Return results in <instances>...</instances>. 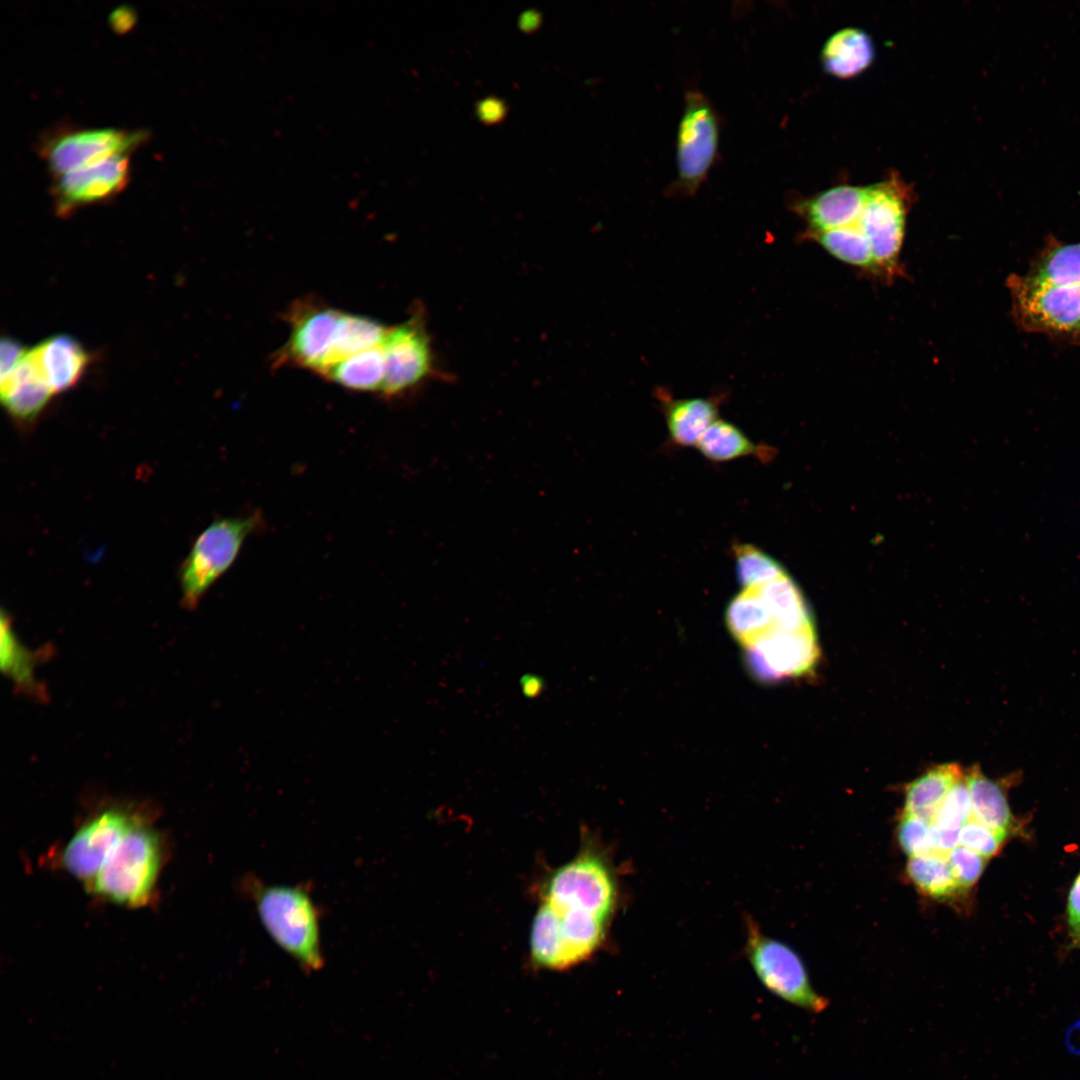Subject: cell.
Listing matches in <instances>:
<instances>
[{
	"mask_svg": "<svg viewBox=\"0 0 1080 1080\" xmlns=\"http://www.w3.org/2000/svg\"><path fill=\"white\" fill-rule=\"evenodd\" d=\"M619 894L608 852L585 839L577 855L543 882L529 938L535 955L553 970L590 959L606 940Z\"/></svg>",
	"mask_w": 1080,
	"mask_h": 1080,
	"instance_id": "1",
	"label": "cell"
},
{
	"mask_svg": "<svg viewBox=\"0 0 1080 1080\" xmlns=\"http://www.w3.org/2000/svg\"><path fill=\"white\" fill-rule=\"evenodd\" d=\"M264 929L306 974L323 968L320 909L304 885H270L255 875L242 880Z\"/></svg>",
	"mask_w": 1080,
	"mask_h": 1080,
	"instance_id": "2",
	"label": "cell"
},
{
	"mask_svg": "<svg viewBox=\"0 0 1080 1080\" xmlns=\"http://www.w3.org/2000/svg\"><path fill=\"white\" fill-rule=\"evenodd\" d=\"M264 527L260 512L213 521L194 540L179 569L181 603L195 609L232 566L246 539Z\"/></svg>",
	"mask_w": 1080,
	"mask_h": 1080,
	"instance_id": "3",
	"label": "cell"
},
{
	"mask_svg": "<svg viewBox=\"0 0 1080 1080\" xmlns=\"http://www.w3.org/2000/svg\"><path fill=\"white\" fill-rule=\"evenodd\" d=\"M161 862L156 832L137 816L91 884L104 898L131 907L150 899Z\"/></svg>",
	"mask_w": 1080,
	"mask_h": 1080,
	"instance_id": "4",
	"label": "cell"
},
{
	"mask_svg": "<svg viewBox=\"0 0 1080 1080\" xmlns=\"http://www.w3.org/2000/svg\"><path fill=\"white\" fill-rule=\"evenodd\" d=\"M746 957L760 983L781 1000L812 1014L822 1013L829 1000L812 986L798 954L785 943L765 935L746 918Z\"/></svg>",
	"mask_w": 1080,
	"mask_h": 1080,
	"instance_id": "5",
	"label": "cell"
},
{
	"mask_svg": "<svg viewBox=\"0 0 1080 1080\" xmlns=\"http://www.w3.org/2000/svg\"><path fill=\"white\" fill-rule=\"evenodd\" d=\"M720 119L711 101L697 89L688 90L676 135V178L672 196H693L706 180L719 148Z\"/></svg>",
	"mask_w": 1080,
	"mask_h": 1080,
	"instance_id": "6",
	"label": "cell"
},
{
	"mask_svg": "<svg viewBox=\"0 0 1080 1080\" xmlns=\"http://www.w3.org/2000/svg\"><path fill=\"white\" fill-rule=\"evenodd\" d=\"M868 196L856 222L866 236L879 275L893 280L900 273L911 191L898 176L868 186Z\"/></svg>",
	"mask_w": 1080,
	"mask_h": 1080,
	"instance_id": "7",
	"label": "cell"
},
{
	"mask_svg": "<svg viewBox=\"0 0 1080 1080\" xmlns=\"http://www.w3.org/2000/svg\"><path fill=\"white\" fill-rule=\"evenodd\" d=\"M1015 320L1026 331L1080 340V285L1039 287L1008 278Z\"/></svg>",
	"mask_w": 1080,
	"mask_h": 1080,
	"instance_id": "8",
	"label": "cell"
},
{
	"mask_svg": "<svg viewBox=\"0 0 1080 1080\" xmlns=\"http://www.w3.org/2000/svg\"><path fill=\"white\" fill-rule=\"evenodd\" d=\"M145 137L142 131L116 128L73 130L47 140L41 153L49 171L57 178L116 155L131 153Z\"/></svg>",
	"mask_w": 1080,
	"mask_h": 1080,
	"instance_id": "9",
	"label": "cell"
},
{
	"mask_svg": "<svg viewBox=\"0 0 1080 1080\" xmlns=\"http://www.w3.org/2000/svg\"><path fill=\"white\" fill-rule=\"evenodd\" d=\"M381 347L385 358V377L381 388L384 395H399L431 375L432 349L419 314L388 329Z\"/></svg>",
	"mask_w": 1080,
	"mask_h": 1080,
	"instance_id": "10",
	"label": "cell"
},
{
	"mask_svg": "<svg viewBox=\"0 0 1080 1080\" xmlns=\"http://www.w3.org/2000/svg\"><path fill=\"white\" fill-rule=\"evenodd\" d=\"M341 311L324 304L302 302L290 312L291 332L279 353V362L322 374L331 355Z\"/></svg>",
	"mask_w": 1080,
	"mask_h": 1080,
	"instance_id": "11",
	"label": "cell"
},
{
	"mask_svg": "<svg viewBox=\"0 0 1080 1080\" xmlns=\"http://www.w3.org/2000/svg\"><path fill=\"white\" fill-rule=\"evenodd\" d=\"M137 818L128 808L111 806L90 818L65 847V868L80 880L93 883L106 859Z\"/></svg>",
	"mask_w": 1080,
	"mask_h": 1080,
	"instance_id": "12",
	"label": "cell"
},
{
	"mask_svg": "<svg viewBox=\"0 0 1080 1080\" xmlns=\"http://www.w3.org/2000/svg\"><path fill=\"white\" fill-rule=\"evenodd\" d=\"M130 178V153L116 155L86 168L55 178L53 195L61 215L89 204L110 200L119 194Z\"/></svg>",
	"mask_w": 1080,
	"mask_h": 1080,
	"instance_id": "13",
	"label": "cell"
},
{
	"mask_svg": "<svg viewBox=\"0 0 1080 1080\" xmlns=\"http://www.w3.org/2000/svg\"><path fill=\"white\" fill-rule=\"evenodd\" d=\"M746 654L756 674L779 679L809 672L818 660L819 647L815 630L780 631L746 649Z\"/></svg>",
	"mask_w": 1080,
	"mask_h": 1080,
	"instance_id": "14",
	"label": "cell"
},
{
	"mask_svg": "<svg viewBox=\"0 0 1080 1080\" xmlns=\"http://www.w3.org/2000/svg\"><path fill=\"white\" fill-rule=\"evenodd\" d=\"M0 666L2 673L13 684L17 694L36 702L48 701L46 686L38 681L35 672L39 664L53 655L49 645L31 650L25 646L16 634L12 617L4 609L0 619Z\"/></svg>",
	"mask_w": 1080,
	"mask_h": 1080,
	"instance_id": "15",
	"label": "cell"
},
{
	"mask_svg": "<svg viewBox=\"0 0 1080 1080\" xmlns=\"http://www.w3.org/2000/svg\"><path fill=\"white\" fill-rule=\"evenodd\" d=\"M1 400L18 423H32L47 406L51 392L33 349L27 350L12 370L1 376Z\"/></svg>",
	"mask_w": 1080,
	"mask_h": 1080,
	"instance_id": "16",
	"label": "cell"
},
{
	"mask_svg": "<svg viewBox=\"0 0 1080 1080\" xmlns=\"http://www.w3.org/2000/svg\"><path fill=\"white\" fill-rule=\"evenodd\" d=\"M869 187L839 185L795 201L792 209L808 224L806 232H823L856 223Z\"/></svg>",
	"mask_w": 1080,
	"mask_h": 1080,
	"instance_id": "17",
	"label": "cell"
},
{
	"mask_svg": "<svg viewBox=\"0 0 1080 1080\" xmlns=\"http://www.w3.org/2000/svg\"><path fill=\"white\" fill-rule=\"evenodd\" d=\"M44 378L53 394L73 387L83 375L89 356L72 336L55 335L33 348Z\"/></svg>",
	"mask_w": 1080,
	"mask_h": 1080,
	"instance_id": "18",
	"label": "cell"
},
{
	"mask_svg": "<svg viewBox=\"0 0 1080 1080\" xmlns=\"http://www.w3.org/2000/svg\"><path fill=\"white\" fill-rule=\"evenodd\" d=\"M671 440L680 446L697 445L708 427L718 419L720 398H667L660 397Z\"/></svg>",
	"mask_w": 1080,
	"mask_h": 1080,
	"instance_id": "19",
	"label": "cell"
},
{
	"mask_svg": "<svg viewBox=\"0 0 1080 1080\" xmlns=\"http://www.w3.org/2000/svg\"><path fill=\"white\" fill-rule=\"evenodd\" d=\"M965 781L971 802V818L1008 836L1014 827V817L1003 784L988 778L978 765L967 771Z\"/></svg>",
	"mask_w": 1080,
	"mask_h": 1080,
	"instance_id": "20",
	"label": "cell"
},
{
	"mask_svg": "<svg viewBox=\"0 0 1080 1080\" xmlns=\"http://www.w3.org/2000/svg\"><path fill=\"white\" fill-rule=\"evenodd\" d=\"M826 72L842 78H852L867 69L874 59L870 36L858 28H844L834 33L824 44L821 54Z\"/></svg>",
	"mask_w": 1080,
	"mask_h": 1080,
	"instance_id": "21",
	"label": "cell"
},
{
	"mask_svg": "<svg viewBox=\"0 0 1080 1080\" xmlns=\"http://www.w3.org/2000/svg\"><path fill=\"white\" fill-rule=\"evenodd\" d=\"M1027 284L1039 287L1080 285V243L1064 244L1051 240L1021 276Z\"/></svg>",
	"mask_w": 1080,
	"mask_h": 1080,
	"instance_id": "22",
	"label": "cell"
},
{
	"mask_svg": "<svg viewBox=\"0 0 1080 1080\" xmlns=\"http://www.w3.org/2000/svg\"><path fill=\"white\" fill-rule=\"evenodd\" d=\"M964 775L957 763H945L927 770L906 786L903 812L931 822L946 795Z\"/></svg>",
	"mask_w": 1080,
	"mask_h": 1080,
	"instance_id": "23",
	"label": "cell"
},
{
	"mask_svg": "<svg viewBox=\"0 0 1080 1080\" xmlns=\"http://www.w3.org/2000/svg\"><path fill=\"white\" fill-rule=\"evenodd\" d=\"M321 375L353 391H381L385 377L383 349L379 345L340 360Z\"/></svg>",
	"mask_w": 1080,
	"mask_h": 1080,
	"instance_id": "24",
	"label": "cell"
},
{
	"mask_svg": "<svg viewBox=\"0 0 1080 1080\" xmlns=\"http://www.w3.org/2000/svg\"><path fill=\"white\" fill-rule=\"evenodd\" d=\"M906 874L921 894L935 900L949 902L967 895L958 885L944 854L909 858Z\"/></svg>",
	"mask_w": 1080,
	"mask_h": 1080,
	"instance_id": "25",
	"label": "cell"
},
{
	"mask_svg": "<svg viewBox=\"0 0 1080 1080\" xmlns=\"http://www.w3.org/2000/svg\"><path fill=\"white\" fill-rule=\"evenodd\" d=\"M804 238L815 241L844 263L879 275L870 244L857 223L823 232H805Z\"/></svg>",
	"mask_w": 1080,
	"mask_h": 1080,
	"instance_id": "26",
	"label": "cell"
},
{
	"mask_svg": "<svg viewBox=\"0 0 1080 1080\" xmlns=\"http://www.w3.org/2000/svg\"><path fill=\"white\" fill-rule=\"evenodd\" d=\"M696 447L708 459L726 461L745 456H766L767 447L754 443L734 424L717 419L699 439Z\"/></svg>",
	"mask_w": 1080,
	"mask_h": 1080,
	"instance_id": "27",
	"label": "cell"
},
{
	"mask_svg": "<svg viewBox=\"0 0 1080 1080\" xmlns=\"http://www.w3.org/2000/svg\"><path fill=\"white\" fill-rule=\"evenodd\" d=\"M387 331L388 328L374 319L342 312L336 330L330 366L381 345Z\"/></svg>",
	"mask_w": 1080,
	"mask_h": 1080,
	"instance_id": "28",
	"label": "cell"
},
{
	"mask_svg": "<svg viewBox=\"0 0 1080 1080\" xmlns=\"http://www.w3.org/2000/svg\"><path fill=\"white\" fill-rule=\"evenodd\" d=\"M732 553L737 580L743 589L759 586L786 573L775 558L753 544L735 543Z\"/></svg>",
	"mask_w": 1080,
	"mask_h": 1080,
	"instance_id": "29",
	"label": "cell"
},
{
	"mask_svg": "<svg viewBox=\"0 0 1080 1080\" xmlns=\"http://www.w3.org/2000/svg\"><path fill=\"white\" fill-rule=\"evenodd\" d=\"M971 817V802L964 775L939 805L931 823L942 828L960 831Z\"/></svg>",
	"mask_w": 1080,
	"mask_h": 1080,
	"instance_id": "30",
	"label": "cell"
},
{
	"mask_svg": "<svg viewBox=\"0 0 1080 1080\" xmlns=\"http://www.w3.org/2000/svg\"><path fill=\"white\" fill-rule=\"evenodd\" d=\"M930 828V821L903 812L897 827V839L901 849L909 858L931 853Z\"/></svg>",
	"mask_w": 1080,
	"mask_h": 1080,
	"instance_id": "31",
	"label": "cell"
},
{
	"mask_svg": "<svg viewBox=\"0 0 1080 1080\" xmlns=\"http://www.w3.org/2000/svg\"><path fill=\"white\" fill-rule=\"evenodd\" d=\"M1007 835L999 833L971 818L960 829V845L984 858L998 853Z\"/></svg>",
	"mask_w": 1080,
	"mask_h": 1080,
	"instance_id": "32",
	"label": "cell"
},
{
	"mask_svg": "<svg viewBox=\"0 0 1080 1080\" xmlns=\"http://www.w3.org/2000/svg\"><path fill=\"white\" fill-rule=\"evenodd\" d=\"M946 856L958 885L967 894L981 877L986 858L962 845H957Z\"/></svg>",
	"mask_w": 1080,
	"mask_h": 1080,
	"instance_id": "33",
	"label": "cell"
},
{
	"mask_svg": "<svg viewBox=\"0 0 1080 1080\" xmlns=\"http://www.w3.org/2000/svg\"><path fill=\"white\" fill-rule=\"evenodd\" d=\"M959 832L960 831L942 828L931 823V853L948 854L959 844Z\"/></svg>",
	"mask_w": 1080,
	"mask_h": 1080,
	"instance_id": "34",
	"label": "cell"
},
{
	"mask_svg": "<svg viewBox=\"0 0 1080 1080\" xmlns=\"http://www.w3.org/2000/svg\"><path fill=\"white\" fill-rule=\"evenodd\" d=\"M27 350L12 338H3L0 349L1 376L12 370L22 360Z\"/></svg>",
	"mask_w": 1080,
	"mask_h": 1080,
	"instance_id": "35",
	"label": "cell"
},
{
	"mask_svg": "<svg viewBox=\"0 0 1080 1080\" xmlns=\"http://www.w3.org/2000/svg\"><path fill=\"white\" fill-rule=\"evenodd\" d=\"M1067 914L1070 926L1080 935V873L1075 879L1069 893Z\"/></svg>",
	"mask_w": 1080,
	"mask_h": 1080,
	"instance_id": "36",
	"label": "cell"
},
{
	"mask_svg": "<svg viewBox=\"0 0 1080 1080\" xmlns=\"http://www.w3.org/2000/svg\"><path fill=\"white\" fill-rule=\"evenodd\" d=\"M112 19H113L112 23L114 24V26H117L120 30L125 28V25H124V22H123L124 20L129 24L133 23V16H131L129 14V10H125V9H120V10L116 11L112 16Z\"/></svg>",
	"mask_w": 1080,
	"mask_h": 1080,
	"instance_id": "37",
	"label": "cell"
},
{
	"mask_svg": "<svg viewBox=\"0 0 1080 1080\" xmlns=\"http://www.w3.org/2000/svg\"><path fill=\"white\" fill-rule=\"evenodd\" d=\"M541 687V681L537 680L535 677H527L526 680H523V689L528 696L537 695L541 690Z\"/></svg>",
	"mask_w": 1080,
	"mask_h": 1080,
	"instance_id": "38",
	"label": "cell"
}]
</instances>
